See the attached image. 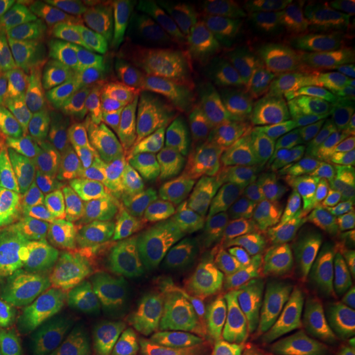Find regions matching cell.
I'll return each mask as SVG.
<instances>
[{
  "instance_id": "1",
  "label": "cell",
  "mask_w": 355,
  "mask_h": 355,
  "mask_svg": "<svg viewBox=\"0 0 355 355\" xmlns=\"http://www.w3.org/2000/svg\"><path fill=\"white\" fill-rule=\"evenodd\" d=\"M22 116L50 202L83 225L99 205L128 202L139 190V144L123 123H53Z\"/></svg>"
},
{
  "instance_id": "2",
  "label": "cell",
  "mask_w": 355,
  "mask_h": 355,
  "mask_svg": "<svg viewBox=\"0 0 355 355\" xmlns=\"http://www.w3.org/2000/svg\"><path fill=\"white\" fill-rule=\"evenodd\" d=\"M263 18L247 46L249 67L263 83L304 105L324 127L336 123L340 101V32L334 4L291 6Z\"/></svg>"
},
{
  "instance_id": "3",
  "label": "cell",
  "mask_w": 355,
  "mask_h": 355,
  "mask_svg": "<svg viewBox=\"0 0 355 355\" xmlns=\"http://www.w3.org/2000/svg\"><path fill=\"white\" fill-rule=\"evenodd\" d=\"M87 28L111 51L121 53L139 76L162 79L178 71H203L216 76L249 73L243 51L207 46L178 26L142 12L135 4L107 2L87 16Z\"/></svg>"
},
{
  "instance_id": "4",
  "label": "cell",
  "mask_w": 355,
  "mask_h": 355,
  "mask_svg": "<svg viewBox=\"0 0 355 355\" xmlns=\"http://www.w3.org/2000/svg\"><path fill=\"white\" fill-rule=\"evenodd\" d=\"M127 203L99 205L85 223L73 300L97 342L142 324L135 268L127 253Z\"/></svg>"
},
{
  "instance_id": "5",
  "label": "cell",
  "mask_w": 355,
  "mask_h": 355,
  "mask_svg": "<svg viewBox=\"0 0 355 355\" xmlns=\"http://www.w3.org/2000/svg\"><path fill=\"white\" fill-rule=\"evenodd\" d=\"M217 207L162 178H148L132 196L127 214V253L144 272L186 253L225 227Z\"/></svg>"
},
{
  "instance_id": "6",
  "label": "cell",
  "mask_w": 355,
  "mask_h": 355,
  "mask_svg": "<svg viewBox=\"0 0 355 355\" xmlns=\"http://www.w3.org/2000/svg\"><path fill=\"white\" fill-rule=\"evenodd\" d=\"M144 166L156 178L190 191L217 207L235 211V184L216 132L174 116H156L142 128Z\"/></svg>"
},
{
  "instance_id": "7",
  "label": "cell",
  "mask_w": 355,
  "mask_h": 355,
  "mask_svg": "<svg viewBox=\"0 0 355 355\" xmlns=\"http://www.w3.org/2000/svg\"><path fill=\"white\" fill-rule=\"evenodd\" d=\"M139 71L125 58L87 65L18 95L24 114L53 123H123L140 99Z\"/></svg>"
},
{
  "instance_id": "8",
  "label": "cell",
  "mask_w": 355,
  "mask_h": 355,
  "mask_svg": "<svg viewBox=\"0 0 355 355\" xmlns=\"http://www.w3.org/2000/svg\"><path fill=\"white\" fill-rule=\"evenodd\" d=\"M113 51L76 14L51 8L0 55V91L22 95L53 77L105 64Z\"/></svg>"
},
{
  "instance_id": "9",
  "label": "cell",
  "mask_w": 355,
  "mask_h": 355,
  "mask_svg": "<svg viewBox=\"0 0 355 355\" xmlns=\"http://www.w3.org/2000/svg\"><path fill=\"white\" fill-rule=\"evenodd\" d=\"M277 261H249L221 280L178 331L209 355H253L263 340L257 304Z\"/></svg>"
},
{
  "instance_id": "10",
  "label": "cell",
  "mask_w": 355,
  "mask_h": 355,
  "mask_svg": "<svg viewBox=\"0 0 355 355\" xmlns=\"http://www.w3.org/2000/svg\"><path fill=\"white\" fill-rule=\"evenodd\" d=\"M237 266L241 261L223 227L190 251L140 272V302L168 330H178L182 320Z\"/></svg>"
},
{
  "instance_id": "11",
  "label": "cell",
  "mask_w": 355,
  "mask_h": 355,
  "mask_svg": "<svg viewBox=\"0 0 355 355\" xmlns=\"http://www.w3.org/2000/svg\"><path fill=\"white\" fill-rule=\"evenodd\" d=\"M14 219L22 235V282L18 294L48 296L76 288L85 225L51 202Z\"/></svg>"
},
{
  "instance_id": "12",
  "label": "cell",
  "mask_w": 355,
  "mask_h": 355,
  "mask_svg": "<svg viewBox=\"0 0 355 355\" xmlns=\"http://www.w3.org/2000/svg\"><path fill=\"white\" fill-rule=\"evenodd\" d=\"M249 125L272 154L314 162L324 150V125L304 105L265 85L251 73L225 76Z\"/></svg>"
},
{
  "instance_id": "13",
  "label": "cell",
  "mask_w": 355,
  "mask_h": 355,
  "mask_svg": "<svg viewBox=\"0 0 355 355\" xmlns=\"http://www.w3.org/2000/svg\"><path fill=\"white\" fill-rule=\"evenodd\" d=\"M154 105L166 116L239 137L270 153L265 140L249 125L241 103L227 85L225 76L203 71L170 73L156 81Z\"/></svg>"
},
{
  "instance_id": "14",
  "label": "cell",
  "mask_w": 355,
  "mask_h": 355,
  "mask_svg": "<svg viewBox=\"0 0 355 355\" xmlns=\"http://www.w3.org/2000/svg\"><path fill=\"white\" fill-rule=\"evenodd\" d=\"M216 139L227 154L235 184V211L231 216L266 202L318 205L314 180L308 168L233 135L216 132Z\"/></svg>"
},
{
  "instance_id": "15",
  "label": "cell",
  "mask_w": 355,
  "mask_h": 355,
  "mask_svg": "<svg viewBox=\"0 0 355 355\" xmlns=\"http://www.w3.org/2000/svg\"><path fill=\"white\" fill-rule=\"evenodd\" d=\"M318 205L266 202L225 219V233L237 257L249 261H277L310 247Z\"/></svg>"
},
{
  "instance_id": "16",
  "label": "cell",
  "mask_w": 355,
  "mask_h": 355,
  "mask_svg": "<svg viewBox=\"0 0 355 355\" xmlns=\"http://www.w3.org/2000/svg\"><path fill=\"white\" fill-rule=\"evenodd\" d=\"M312 251V247H304L280 257L259 296L257 320L268 355H306L302 286L306 261Z\"/></svg>"
},
{
  "instance_id": "17",
  "label": "cell",
  "mask_w": 355,
  "mask_h": 355,
  "mask_svg": "<svg viewBox=\"0 0 355 355\" xmlns=\"http://www.w3.org/2000/svg\"><path fill=\"white\" fill-rule=\"evenodd\" d=\"M135 6L178 26L207 46L243 51L263 26V16L245 2L231 0H139Z\"/></svg>"
},
{
  "instance_id": "18",
  "label": "cell",
  "mask_w": 355,
  "mask_h": 355,
  "mask_svg": "<svg viewBox=\"0 0 355 355\" xmlns=\"http://www.w3.org/2000/svg\"><path fill=\"white\" fill-rule=\"evenodd\" d=\"M50 203L26 135L18 97L0 91V217H18Z\"/></svg>"
},
{
  "instance_id": "19",
  "label": "cell",
  "mask_w": 355,
  "mask_h": 355,
  "mask_svg": "<svg viewBox=\"0 0 355 355\" xmlns=\"http://www.w3.org/2000/svg\"><path fill=\"white\" fill-rule=\"evenodd\" d=\"M12 318L46 355H93L97 340L83 324L73 300V288L48 296L18 294Z\"/></svg>"
},
{
  "instance_id": "20",
  "label": "cell",
  "mask_w": 355,
  "mask_h": 355,
  "mask_svg": "<svg viewBox=\"0 0 355 355\" xmlns=\"http://www.w3.org/2000/svg\"><path fill=\"white\" fill-rule=\"evenodd\" d=\"M340 32V101L334 135L343 146L355 144V0L336 2Z\"/></svg>"
},
{
  "instance_id": "21",
  "label": "cell",
  "mask_w": 355,
  "mask_h": 355,
  "mask_svg": "<svg viewBox=\"0 0 355 355\" xmlns=\"http://www.w3.org/2000/svg\"><path fill=\"white\" fill-rule=\"evenodd\" d=\"M304 280L355 302V245H330L312 251L306 261Z\"/></svg>"
},
{
  "instance_id": "22",
  "label": "cell",
  "mask_w": 355,
  "mask_h": 355,
  "mask_svg": "<svg viewBox=\"0 0 355 355\" xmlns=\"http://www.w3.org/2000/svg\"><path fill=\"white\" fill-rule=\"evenodd\" d=\"M302 310L308 338H330L355 330V302L306 282Z\"/></svg>"
},
{
  "instance_id": "23",
  "label": "cell",
  "mask_w": 355,
  "mask_h": 355,
  "mask_svg": "<svg viewBox=\"0 0 355 355\" xmlns=\"http://www.w3.org/2000/svg\"><path fill=\"white\" fill-rule=\"evenodd\" d=\"M22 282V235L12 217H0V316L12 318Z\"/></svg>"
},
{
  "instance_id": "24",
  "label": "cell",
  "mask_w": 355,
  "mask_h": 355,
  "mask_svg": "<svg viewBox=\"0 0 355 355\" xmlns=\"http://www.w3.org/2000/svg\"><path fill=\"white\" fill-rule=\"evenodd\" d=\"M44 8L42 0H0V55L36 22Z\"/></svg>"
},
{
  "instance_id": "25",
  "label": "cell",
  "mask_w": 355,
  "mask_h": 355,
  "mask_svg": "<svg viewBox=\"0 0 355 355\" xmlns=\"http://www.w3.org/2000/svg\"><path fill=\"white\" fill-rule=\"evenodd\" d=\"M93 355H150V331L144 324L97 343Z\"/></svg>"
},
{
  "instance_id": "26",
  "label": "cell",
  "mask_w": 355,
  "mask_h": 355,
  "mask_svg": "<svg viewBox=\"0 0 355 355\" xmlns=\"http://www.w3.org/2000/svg\"><path fill=\"white\" fill-rule=\"evenodd\" d=\"M0 355H46V352L14 318L0 316Z\"/></svg>"
},
{
  "instance_id": "27",
  "label": "cell",
  "mask_w": 355,
  "mask_h": 355,
  "mask_svg": "<svg viewBox=\"0 0 355 355\" xmlns=\"http://www.w3.org/2000/svg\"><path fill=\"white\" fill-rule=\"evenodd\" d=\"M150 355H209L193 343L188 342L182 334L172 330L150 331Z\"/></svg>"
},
{
  "instance_id": "28",
  "label": "cell",
  "mask_w": 355,
  "mask_h": 355,
  "mask_svg": "<svg viewBox=\"0 0 355 355\" xmlns=\"http://www.w3.org/2000/svg\"><path fill=\"white\" fill-rule=\"evenodd\" d=\"M306 355H355V330L330 338H308Z\"/></svg>"
},
{
  "instance_id": "29",
  "label": "cell",
  "mask_w": 355,
  "mask_h": 355,
  "mask_svg": "<svg viewBox=\"0 0 355 355\" xmlns=\"http://www.w3.org/2000/svg\"><path fill=\"white\" fill-rule=\"evenodd\" d=\"M343 205H345V216H347V221H349V227H352L355 235V174H352L345 182Z\"/></svg>"
},
{
  "instance_id": "30",
  "label": "cell",
  "mask_w": 355,
  "mask_h": 355,
  "mask_svg": "<svg viewBox=\"0 0 355 355\" xmlns=\"http://www.w3.org/2000/svg\"><path fill=\"white\" fill-rule=\"evenodd\" d=\"M261 355H268V352H266V349H263V352H261Z\"/></svg>"
}]
</instances>
